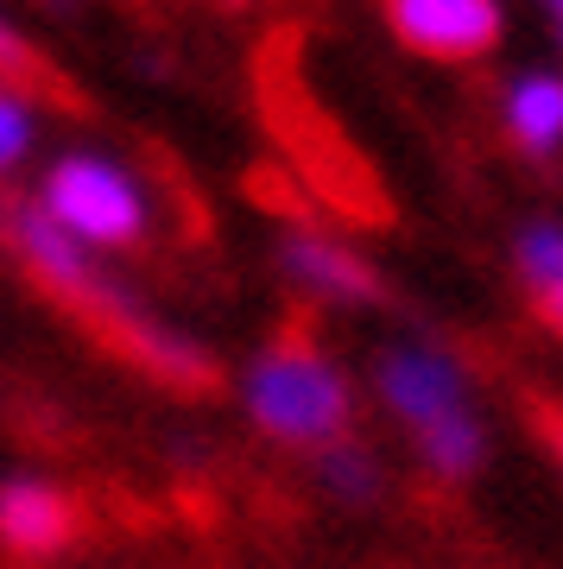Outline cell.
Listing matches in <instances>:
<instances>
[{
    "label": "cell",
    "mask_w": 563,
    "mask_h": 569,
    "mask_svg": "<svg viewBox=\"0 0 563 569\" xmlns=\"http://www.w3.org/2000/svg\"><path fill=\"white\" fill-rule=\"evenodd\" d=\"M532 305H539V317H544L551 329H563V279L539 284V291H532Z\"/></svg>",
    "instance_id": "obj_14"
},
{
    "label": "cell",
    "mask_w": 563,
    "mask_h": 569,
    "mask_svg": "<svg viewBox=\"0 0 563 569\" xmlns=\"http://www.w3.org/2000/svg\"><path fill=\"white\" fill-rule=\"evenodd\" d=\"M32 152V108L20 89L0 82V178H13V164Z\"/></svg>",
    "instance_id": "obj_12"
},
{
    "label": "cell",
    "mask_w": 563,
    "mask_h": 569,
    "mask_svg": "<svg viewBox=\"0 0 563 569\" xmlns=\"http://www.w3.org/2000/svg\"><path fill=\"white\" fill-rule=\"evenodd\" d=\"M539 7H544V20H551V32L563 39V0H539Z\"/></svg>",
    "instance_id": "obj_15"
},
{
    "label": "cell",
    "mask_w": 563,
    "mask_h": 569,
    "mask_svg": "<svg viewBox=\"0 0 563 569\" xmlns=\"http://www.w3.org/2000/svg\"><path fill=\"white\" fill-rule=\"evenodd\" d=\"M0 82L13 89V82H39V58H32V44L20 39V26L0 13Z\"/></svg>",
    "instance_id": "obj_13"
},
{
    "label": "cell",
    "mask_w": 563,
    "mask_h": 569,
    "mask_svg": "<svg viewBox=\"0 0 563 569\" xmlns=\"http://www.w3.org/2000/svg\"><path fill=\"white\" fill-rule=\"evenodd\" d=\"M501 114H506V133H513L520 152L551 159L563 146V77L557 70H525V77H513L501 96Z\"/></svg>",
    "instance_id": "obj_8"
},
{
    "label": "cell",
    "mask_w": 563,
    "mask_h": 569,
    "mask_svg": "<svg viewBox=\"0 0 563 569\" xmlns=\"http://www.w3.org/2000/svg\"><path fill=\"white\" fill-rule=\"evenodd\" d=\"M386 26L399 32V44L424 51L443 63L487 58L506 32L501 0H386Z\"/></svg>",
    "instance_id": "obj_4"
},
{
    "label": "cell",
    "mask_w": 563,
    "mask_h": 569,
    "mask_svg": "<svg viewBox=\"0 0 563 569\" xmlns=\"http://www.w3.org/2000/svg\"><path fill=\"white\" fill-rule=\"evenodd\" d=\"M323 481L343 493V500H374L381 468H374V456H367L362 443H329L323 449Z\"/></svg>",
    "instance_id": "obj_10"
},
{
    "label": "cell",
    "mask_w": 563,
    "mask_h": 569,
    "mask_svg": "<svg viewBox=\"0 0 563 569\" xmlns=\"http://www.w3.org/2000/svg\"><path fill=\"white\" fill-rule=\"evenodd\" d=\"M0 234H7V247L26 260V272H32L63 310H77L82 323L96 329L101 342L121 348L134 367L159 373V380H171V387H184V392L216 387V361H209L190 336L159 323V317H152L89 247L70 241L39 203H0Z\"/></svg>",
    "instance_id": "obj_1"
},
{
    "label": "cell",
    "mask_w": 563,
    "mask_h": 569,
    "mask_svg": "<svg viewBox=\"0 0 563 569\" xmlns=\"http://www.w3.org/2000/svg\"><path fill=\"white\" fill-rule=\"evenodd\" d=\"M418 456L431 462L437 481H463V475H475V462H482V425H475L468 411H450V418L418 430Z\"/></svg>",
    "instance_id": "obj_9"
},
{
    "label": "cell",
    "mask_w": 563,
    "mask_h": 569,
    "mask_svg": "<svg viewBox=\"0 0 563 569\" xmlns=\"http://www.w3.org/2000/svg\"><path fill=\"white\" fill-rule=\"evenodd\" d=\"M279 266L285 279L304 284L310 298H336V305H381L386 284L381 272L362 260V253H348L343 241H329V234H285L279 241Z\"/></svg>",
    "instance_id": "obj_5"
},
{
    "label": "cell",
    "mask_w": 563,
    "mask_h": 569,
    "mask_svg": "<svg viewBox=\"0 0 563 569\" xmlns=\"http://www.w3.org/2000/svg\"><path fill=\"white\" fill-rule=\"evenodd\" d=\"M247 411L279 443H336L348 425V387L304 329H285L247 373Z\"/></svg>",
    "instance_id": "obj_2"
},
{
    "label": "cell",
    "mask_w": 563,
    "mask_h": 569,
    "mask_svg": "<svg viewBox=\"0 0 563 569\" xmlns=\"http://www.w3.org/2000/svg\"><path fill=\"white\" fill-rule=\"evenodd\" d=\"M374 380H381V399L399 411L412 430L437 425V418H450V411H463V373L443 361V355H418V348L381 355Z\"/></svg>",
    "instance_id": "obj_6"
},
{
    "label": "cell",
    "mask_w": 563,
    "mask_h": 569,
    "mask_svg": "<svg viewBox=\"0 0 563 569\" xmlns=\"http://www.w3.org/2000/svg\"><path fill=\"white\" fill-rule=\"evenodd\" d=\"M77 531V507L45 481H7L0 488V545L20 557H51L70 545Z\"/></svg>",
    "instance_id": "obj_7"
},
{
    "label": "cell",
    "mask_w": 563,
    "mask_h": 569,
    "mask_svg": "<svg viewBox=\"0 0 563 569\" xmlns=\"http://www.w3.org/2000/svg\"><path fill=\"white\" fill-rule=\"evenodd\" d=\"M513 260H520V272H525L532 291L551 284V279H563V228L557 222H532L520 234V247H513Z\"/></svg>",
    "instance_id": "obj_11"
},
{
    "label": "cell",
    "mask_w": 563,
    "mask_h": 569,
    "mask_svg": "<svg viewBox=\"0 0 563 569\" xmlns=\"http://www.w3.org/2000/svg\"><path fill=\"white\" fill-rule=\"evenodd\" d=\"M39 209L70 234L77 247H134L146 234V197L115 159L96 152H70L45 171Z\"/></svg>",
    "instance_id": "obj_3"
}]
</instances>
